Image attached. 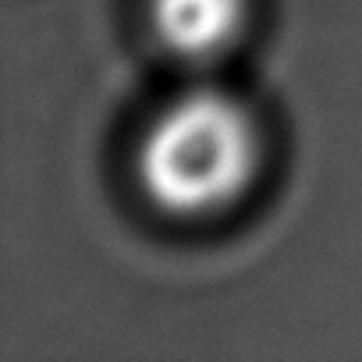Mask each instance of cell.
Listing matches in <instances>:
<instances>
[{"label":"cell","mask_w":362,"mask_h":362,"mask_svg":"<svg viewBox=\"0 0 362 362\" xmlns=\"http://www.w3.org/2000/svg\"><path fill=\"white\" fill-rule=\"evenodd\" d=\"M245 0H149V25L181 61L217 57L242 29Z\"/></svg>","instance_id":"obj_2"},{"label":"cell","mask_w":362,"mask_h":362,"mask_svg":"<svg viewBox=\"0 0 362 362\" xmlns=\"http://www.w3.org/2000/svg\"><path fill=\"white\" fill-rule=\"evenodd\" d=\"M256 167V128L249 110L217 89H192L167 103L139 149L146 196L177 217L231 203Z\"/></svg>","instance_id":"obj_1"}]
</instances>
